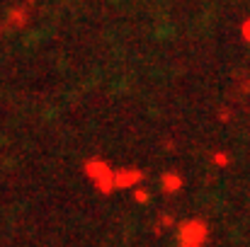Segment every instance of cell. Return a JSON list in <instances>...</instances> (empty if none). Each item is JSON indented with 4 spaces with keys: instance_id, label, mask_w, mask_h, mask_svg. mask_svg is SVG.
Returning a JSON list of instances; mask_svg holds the SVG:
<instances>
[{
    "instance_id": "6da1fadb",
    "label": "cell",
    "mask_w": 250,
    "mask_h": 247,
    "mask_svg": "<svg viewBox=\"0 0 250 247\" xmlns=\"http://www.w3.org/2000/svg\"><path fill=\"white\" fill-rule=\"evenodd\" d=\"M207 235H209V228L202 221H187L180 228V243H187V245H204Z\"/></svg>"
},
{
    "instance_id": "7a4b0ae2",
    "label": "cell",
    "mask_w": 250,
    "mask_h": 247,
    "mask_svg": "<svg viewBox=\"0 0 250 247\" xmlns=\"http://www.w3.org/2000/svg\"><path fill=\"white\" fill-rule=\"evenodd\" d=\"M163 189L166 191H177V189H182V177L180 174H163Z\"/></svg>"
},
{
    "instance_id": "3957f363",
    "label": "cell",
    "mask_w": 250,
    "mask_h": 247,
    "mask_svg": "<svg viewBox=\"0 0 250 247\" xmlns=\"http://www.w3.org/2000/svg\"><path fill=\"white\" fill-rule=\"evenodd\" d=\"M229 153H214V165H219V167H226L229 165Z\"/></svg>"
},
{
    "instance_id": "277c9868",
    "label": "cell",
    "mask_w": 250,
    "mask_h": 247,
    "mask_svg": "<svg viewBox=\"0 0 250 247\" xmlns=\"http://www.w3.org/2000/svg\"><path fill=\"white\" fill-rule=\"evenodd\" d=\"M180 247H204V245H187V243H180Z\"/></svg>"
}]
</instances>
